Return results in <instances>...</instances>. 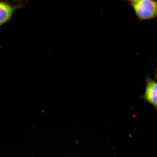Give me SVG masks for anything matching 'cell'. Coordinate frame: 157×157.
<instances>
[{"instance_id": "1", "label": "cell", "mask_w": 157, "mask_h": 157, "mask_svg": "<svg viewBox=\"0 0 157 157\" xmlns=\"http://www.w3.org/2000/svg\"><path fill=\"white\" fill-rule=\"evenodd\" d=\"M131 6L140 21L154 19L157 17L156 0H137L131 3Z\"/></svg>"}, {"instance_id": "2", "label": "cell", "mask_w": 157, "mask_h": 157, "mask_svg": "<svg viewBox=\"0 0 157 157\" xmlns=\"http://www.w3.org/2000/svg\"><path fill=\"white\" fill-rule=\"evenodd\" d=\"M145 93L141 99L152 105L156 110L157 106V83L156 77L155 79L147 76Z\"/></svg>"}, {"instance_id": "3", "label": "cell", "mask_w": 157, "mask_h": 157, "mask_svg": "<svg viewBox=\"0 0 157 157\" xmlns=\"http://www.w3.org/2000/svg\"><path fill=\"white\" fill-rule=\"evenodd\" d=\"M21 5H12L3 1H0V25L7 23L10 20L16 10L20 8Z\"/></svg>"}, {"instance_id": "4", "label": "cell", "mask_w": 157, "mask_h": 157, "mask_svg": "<svg viewBox=\"0 0 157 157\" xmlns=\"http://www.w3.org/2000/svg\"><path fill=\"white\" fill-rule=\"evenodd\" d=\"M125 1L130 2L131 3H132L133 2L137 1V0H125Z\"/></svg>"}, {"instance_id": "5", "label": "cell", "mask_w": 157, "mask_h": 157, "mask_svg": "<svg viewBox=\"0 0 157 157\" xmlns=\"http://www.w3.org/2000/svg\"><path fill=\"white\" fill-rule=\"evenodd\" d=\"M14 1H15V0H14Z\"/></svg>"}]
</instances>
